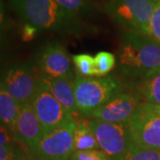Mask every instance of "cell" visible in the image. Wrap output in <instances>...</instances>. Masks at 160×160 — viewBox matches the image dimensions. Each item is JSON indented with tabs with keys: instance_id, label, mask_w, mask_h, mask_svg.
I'll return each mask as SVG.
<instances>
[{
	"instance_id": "obj_1",
	"label": "cell",
	"mask_w": 160,
	"mask_h": 160,
	"mask_svg": "<svg viewBox=\"0 0 160 160\" xmlns=\"http://www.w3.org/2000/svg\"><path fill=\"white\" fill-rule=\"evenodd\" d=\"M9 4L25 22L38 30L80 38L94 29L66 11L55 0H9Z\"/></svg>"
},
{
	"instance_id": "obj_2",
	"label": "cell",
	"mask_w": 160,
	"mask_h": 160,
	"mask_svg": "<svg viewBox=\"0 0 160 160\" xmlns=\"http://www.w3.org/2000/svg\"><path fill=\"white\" fill-rule=\"evenodd\" d=\"M117 65L118 73L126 79H145L160 70V44L147 35L124 31Z\"/></svg>"
},
{
	"instance_id": "obj_3",
	"label": "cell",
	"mask_w": 160,
	"mask_h": 160,
	"mask_svg": "<svg viewBox=\"0 0 160 160\" xmlns=\"http://www.w3.org/2000/svg\"><path fill=\"white\" fill-rule=\"evenodd\" d=\"M74 92L78 114L90 117L122 92V86L113 76L93 78L79 75L75 78Z\"/></svg>"
},
{
	"instance_id": "obj_4",
	"label": "cell",
	"mask_w": 160,
	"mask_h": 160,
	"mask_svg": "<svg viewBox=\"0 0 160 160\" xmlns=\"http://www.w3.org/2000/svg\"><path fill=\"white\" fill-rule=\"evenodd\" d=\"M155 4L152 0H108L102 10L124 31L149 36Z\"/></svg>"
},
{
	"instance_id": "obj_5",
	"label": "cell",
	"mask_w": 160,
	"mask_h": 160,
	"mask_svg": "<svg viewBox=\"0 0 160 160\" xmlns=\"http://www.w3.org/2000/svg\"><path fill=\"white\" fill-rule=\"evenodd\" d=\"M89 125L100 149L110 160H121L134 144L127 123H109L92 118Z\"/></svg>"
},
{
	"instance_id": "obj_6",
	"label": "cell",
	"mask_w": 160,
	"mask_h": 160,
	"mask_svg": "<svg viewBox=\"0 0 160 160\" xmlns=\"http://www.w3.org/2000/svg\"><path fill=\"white\" fill-rule=\"evenodd\" d=\"M31 105L45 133L75 122L73 116L53 96L43 76Z\"/></svg>"
},
{
	"instance_id": "obj_7",
	"label": "cell",
	"mask_w": 160,
	"mask_h": 160,
	"mask_svg": "<svg viewBox=\"0 0 160 160\" xmlns=\"http://www.w3.org/2000/svg\"><path fill=\"white\" fill-rule=\"evenodd\" d=\"M75 127L76 121L44 133L30 152L37 160H69L75 152Z\"/></svg>"
},
{
	"instance_id": "obj_8",
	"label": "cell",
	"mask_w": 160,
	"mask_h": 160,
	"mask_svg": "<svg viewBox=\"0 0 160 160\" xmlns=\"http://www.w3.org/2000/svg\"><path fill=\"white\" fill-rule=\"evenodd\" d=\"M39 79L29 65L22 63L6 69L0 77V86L22 106L32 102Z\"/></svg>"
},
{
	"instance_id": "obj_9",
	"label": "cell",
	"mask_w": 160,
	"mask_h": 160,
	"mask_svg": "<svg viewBox=\"0 0 160 160\" xmlns=\"http://www.w3.org/2000/svg\"><path fill=\"white\" fill-rule=\"evenodd\" d=\"M133 143L141 148L160 150V118L140 104L128 121Z\"/></svg>"
},
{
	"instance_id": "obj_10",
	"label": "cell",
	"mask_w": 160,
	"mask_h": 160,
	"mask_svg": "<svg viewBox=\"0 0 160 160\" xmlns=\"http://www.w3.org/2000/svg\"><path fill=\"white\" fill-rule=\"evenodd\" d=\"M137 92H120L90 116L92 118L109 123H127L142 102Z\"/></svg>"
},
{
	"instance_id": "obj_11",
	"label": "cell",
	"mask_w": 160,
	"mask_h": 160,
	"mask_svg": "<svg viewBox=\"0 0 160 160\" xmlns=\"http://www.w3.org/2000/svg\"><path fill=\"white\" fill-rule=\"evenodd\" d=\"M38 66L47 78H73L72 62L65 47L57 40L46 43L38 53Z\"/></svg>"
},
{
	"instance_id": "obj_12",
	"label": "cell",
	"mask_w": 160,
	"mask_h": 160,
	"mask_svg": "<svg viewBox=\"0 0 160 160\" xmlns=\"http://www.w3.org/2000/svg\"><path fill=\"white\" fill-rule=\"evenodd\" d=\"M12 133L14 141L26 147L29 151L34 149L43 137L45 132L31 103L21 106Z\"/></svg>"
},
{
	"instance_id": "obj_13",
	"label": "cell",
	"mask_w": 160,
	"mask_h": 160,
	"mask_svg": "<svg viewBox=\"0 0 160 160\" xmlns=\"http://www.w3.org/2000/svg\"><path fill=\"white\" fill-rule=\"evenodd\" d=\"M52 93L59 102L72 115H79L76 104L73 78H47L43 76Z\"/></svg>"
},
{
	"instance_id": "obj_14",
	"label": "cell",
	"mask_w": 160,
	"mask_h": 160,
	"mask_svg": "<svg viewBox=\"0 0 160 160\" xmlns=\"http://www.w3.org/2000/svg\"><path fill=\"white\" fill-rule=\"evenodd\" d=\"M21 105L15 99L0 86V125L12 132L20 112Z\"/></svg>"
},
{
	"instance_id": "obj_15",
	"label": "cell",
	"mask_w": 160,
	"mask_h": 160,
	"mask_svg": "<svg viewBox=\"0 0 160 160\" xmlns=\"http://www.w3.org/2000/svg\"><path fill=\"white\" fill-rule=\"evenodd\" d=\"M75 151L94 150L99 149V144L94 132L90 127L89 122L86 120H78L76 122L74 130Z\"/></svg>"
},
{
	"instance_id": "obj_16",
	"label": "cell",
	"mask_w": 160,
	"mask_h": 160,
	"mask_svg": "<svg viewBox=\"0 0 160 160\" xmlns=\"http://www.w3.org/2000/svg\"><path fill=\"white\" fill-rule=\"evenodd\" d=\"M60 6L74 16L84 21L95 16L99 6L92 0H55Z\"/></svg>"
},
{
	"instance_id": "obj_17",
	"label": "cell",
	"mask_w": 160,
	"mask_h": 160,
	"mask_svg": "<svg viewBox=\"0 0 160 160\" xmlns=\"http://www.w3.org/2000/svg\"><path fill=\"white\" fill-rule=\"evenodd\" d=\"M138 92L143 102L160 105V70L142 80Z\"/></svg>"
},
{
	"instance_id": "obj_18",
	"label": "cell",
	"mask_w": 160,
	"mask_h": 160,
	"mask_svg": "<svg viewBox=\"0 0 160 160\" xmlns=\"http://www.w3.org/2000/svg\"><path fill=\"white\" fill-rule=\"evenodd\" d=\"M117 64V57L109 52H99L94 57L95 77H106Z\"/></svg>"
},
{
	"instance_id": "obj_19",
	"label": "cell",
	"mask_w": 160,
	"mask_h": 160,
	"mask_svg": "<svg viewBox=\"0 0 160 160\" xmlns=\"http://www.w3.org/2000/svg\"><path fill=\"white\" fill-rule=\"evenodd\" d=\"M72 62L80 76L95 77L94 57L89 54H76L72 56Z\"/></svg>"
},
{
	"instance_id": "obj_20",
	"label": "cell",
	"mask_w": 160,
	"mask_h": 160,
	"mask_svg": "<svg viewBox=\"0 0 160 160\" xmlns=\"http://www.w3.org/2000/svg\"><path fill=\"white\" fill-rule=\"evenodd\" d=\"M121 160H160V150L132 146Z\"/></svg>"
},
{
	"instance_id": "obj_21",
	"label": "cell",
	"mask_w": 160,
	"mask_h": 160,
	"mask_svg": "<svg viewBox=\"0 0 160 160\" xmlns=\"http://www.w3.org/2000/svg\"><path fill=\"white\" fill-rule=\"evenodd\" d=\"M149 37L160 44V2L155 4L154 12L149 25Z\"/></svg>"
},
{
	"instance_id": "obj_22",
	"label": "cell",
	"mask_w": 160,
	"mask_h": 160,
	"mask_svg": "<svg viewBox=\"0 0 160 160\" xmlns=\"http://www.w3.org/2000/svg\"><path fill=\"white\" fill-rule=\"evenodd\" d=\"M69 160H110L102 150H84L75 151Z\"/></svg>"
},
{
	"instance_id": "obj_23",
	"label": "cell",
	"mask_w": 160,
	"mask_h": 160,
	"mask_svg": "<svg viewBox=\"0 0 160 160\" xmlns=\"http://www.w3.org/2000/svg\"><path fill=\"white\" fill-rule=\"evenodd\" d=\"M13 141L14 139L11 132L6 126L0 125V147L13 145Z\"/></svg>"
},
{
	"instance_id": "obj_24",
	"label": "cell",
	"mask_w": 160,
	"mask_h": 160,
	"mask_svg": "<svg viewBox=\"0 0 160 160\" xmlns=\"http://www.w3.org/2000/svg\"><path fill=\"white\" fill-rule=\"evenodd\" d=\"M39 30L37 29L36 27L28 24V23H25V25L23 26L22 28V38L24 41H30L34 38L35 37L37 36L38 32Z\"/></svg>"
},
{
	"instance_id": "obj_25",
	"label": "cell",
	"mask_w": 160,
	"mask_h": 160,
	"mask_svg": "<svg viewBox=\"0 0 160 160\" xmlns=\"http://www.w3.org/2000/svg\"><path fill=\"white\" fill-rule=\"evenodd\" d=\"M16 149L13 145L0 147V160H13Z\"/></svg>"
},
{
	"instance_id": "obj_26",
	"label": "cell",
	"mask_w": 160,
	"mask_h": 160,
	"mask_svg": "<svg viewBox=\"0 0 160 160\" xmlns=\"http://www.w3.org/2000/svg\"><path fill=\"white\" fill-rule=\"evenodd\" d=\"M13 160H37L32 153L28 149V151L23 149H16V153Z\"/></svg>"
},
{
	"instance_id": "obj_27",
	"label": "cell",
	"mask_w": 160,
	"mask_h": 160,
	"mask_svg": "<svg viewBox=\"0 0 160 160\" xmlns=\"http://www.w3.org/2000/svg\"><path fill=\"white\" fill-rule=\"evenodd\" d=\"M141 105L142 106L143 109H145L149 113L158 116L160 118V105L158 104H152L149 102H142Z\"/></svg>"
},
{
	"instance_id": "obj_28",
	"label": "cell",
	"mask_w": 160,
	"mask_h": 160,
	"mask_svg": "<svg viewBox=\"0 0 160 160\" xmlns=\"http://www.w3.org/2000/svg\"><path fill=\"white\" fill-rule=\"evenodd\" d=\"M6 35H5V28H0V62L4 57V53L6 52Z\"/></svg>"
},
{
	"instance_id": "obj_29",
	"label": "cell",
	"mask_w": 160,
	"mask_h": 160,
	"mask_svg": "<svg viewBox=\"0 0 160 160\" xmlns=\"http://www.w3.org/2000/svg\"><path fill=\"white\" fill-rule=\"evenodd\" d=\"M6 25V12L3 0H0V28H5Z\"/></svg>"
},
{
	"instance_id": "obj_30",
	"label": "cell",
	"mask_w": 160,
	"mask_h": 160,
	"mask_svg": "<svg viewBox=\"0 0 160 160\" xmlns=\"http://www.w3.org/2000/svg\"><path fill=\"white\" fill-rule=\"evenodd\" d=\"M154 3H158V2H160V0H152Z\"/></svg>"
}]
</instances>
